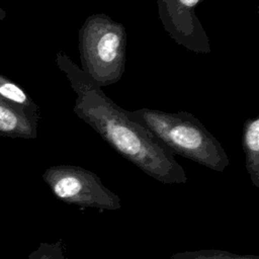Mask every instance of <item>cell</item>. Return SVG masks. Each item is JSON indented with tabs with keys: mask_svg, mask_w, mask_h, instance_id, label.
<instances>
[{
	"mask_svg": "<svg viewBox=\"0 0 259 259\" xmlns=\"http://www.w3.org/2000/svg\"><path fill=\"white\" fill-rule=\"evenodd\" d=\"M135 121L147 127L173 154L218 172H224L230 160L221 143L193 114L140 108L125 110Z\"/></svg>",
	"mask_w": 259,
	"mask_h": 259,
	"instance_id": "cell-2",
	"label": "cell"
},
{
	"mask_svg": "<svg viewBox=\"0 0 259 259\" xmlns=\"http://www.w3.org/2000/svg\"><path fill=\"white\" fill-rule=\"evenodd\" d=\"M6 17V11L0 7V22Z\"/></svg>",
	"mask_w": 259,
	"mask_h": 259,
	"instance_id": "cell-11",
	"label": "cell"
},
{
	"mask_svg": "<svg viewBox=\"0 0 259 259\" xmlns=\"http://www.w3.org/2000/svg\"><path fill=\"white\" fill-rule=\"evenodd\" d=\"M0 97L23 108L32 117L39 120L40 109L31 97L18 84L0 74Z\"/></svg>",
	"mask_w": 259,
	"mask_h": 259,
	"instance_id": "cell-8",
	"label": "cell"
},
{
	"mask_svg": "<svg viewBox=\"0 0 259 259\" xmlns=\"http://www.w3.org/2000/svg\"><path fill=\"white\" fill-rule=\"evenodd\" d=\"M44 181L54 195L69 204L82 207L117 210L120 198L107 187L93 172L74 165H58L46 169Z\"/></svg>",
	"mask_w": 259,
	"mask_h": 259,
	"instance_id": "cell-4",
	"label": "cell"
},
{
	"mask_svg": "<svg viewBox=\"0 0 259 259\" xmlns=\"http://www.w3.org/2000/svg\"><path fill=\"white\" fill-rule=\"evenodd\" d=\"M28 259H67L60 242H42L28 255Z\"/></svg>",
	"mask_w": 259,
	"mask_h": 259,
	"instance_id": "cell-10",
	"label": "cell"
},
{
	"mask_svg": "<svg viewBox=\"0 0 259 259\" xmlns=\"http://www.w3.org/2000/svg\"><path fill=\"white\" fill-rule=\"evenodd\" d=\"M38 120L23 108L0 97V136L35 139Z\"/></svg>",
	"mask_w": 259,
	"mask_h": 259,
	"instance_id": "cell-6",
	"label": "cell"
},
{
	"mask_svg": "<svg viewBox=\"0 0 259 259\" xmlns=\"http://www.w3.org/2000/svg\"><path fill=\"white\" fill-rule=\"evenodd\" d=\"M204 0H157L164 29L178 45L197 54L210 52L209 37L196 16V7Z\"/></svg>",
	"mask_w": 259,
	"mask_h": 259,
	"instance_id": "cell-5",
	"label": "cell"
},
{
	"mask_svg": "<svg viewBox=\"0 0 259 259\" xmlns=\"http://www.w3.org/2000/svg\"><path fill=\"white\" fill-rule=\"evenodd\" d=\"M169 259H259V256L252 254L240 255L224 250L208 249L177 252L171 255Z\"/></svg>",
	"mask_w": 259,
	"mask_h": 259,
	"instance_id": "cell-9",
	"label": "cell"
},
{
	"mask_svg": "<svg viewBox=\"0 0 259 259\" xmlns=\"http://www.w3.org/2000/svg\"><path fill=\"white\" fill-rule=\"evenodd\" d=\"M56 63L76 93L73 111L115 152L144 173L164 184H184L187 175L174 154L147 127L133 120L67 55Z\"/></svg>",
	"mask_w": 259,
	"mask_h": 259,
	"instance_id": "cell-1",
	"label": "cell"
},
{
	"mask_svg": "<svg viewBox=\"0 0 259 259\" xmlns=\"http://www.w3.org/2000/svg\"><path fill=\"white\" fill-rule=\"evenodd\" d=\"M126 30L104 13L92 14L79 29L81 70L100 88L120 80L125 66Z\"/></svg>",
	"mask_w": 259,
	"mask_h": 259,
	"instance_id": "cell-3",
	"label": "cell"
},
{
	"mask_svg": "<svg viewBox=\"0 0 259 259\" xmlns=\"http://www.w3.org/2000/svg\"><path fill=\"white\" fill-rule=\"evenodd\" d=\"M242 146L245 165L251 182L259 187V116L248 118L244 123Z\"/></svg>",
	"mask_w": 259,
	"mask_h": 259,
	"instance_id": "cell-7",
	"label": "cell"
}]
</instances>
